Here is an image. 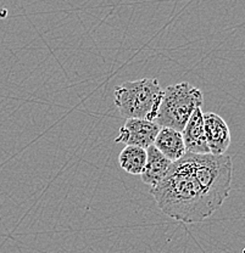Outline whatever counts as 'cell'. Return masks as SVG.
Masks as SVG:
<instances>
[{"label": "cell", "mask_w": 245, "mask_h": 253, "mask_svg": "<svg viewBox=\"0 0 245 253\" xmlns=\"http://www.w3.org/2000/svg\"><path fill=\"white\" fill-rule=\"evenodd\" d=\"M232 178L233 162L229 155L187 152L172 162L165 178L151 188V195L167 217L186 224L200 223L227 200Z\"/></svg>", "instance_id": "cell-1"}, {"label": "cell", "mask_w": 245, "mask_h": 253, "mask_svg": "<svg viewBox=\"0 0 245 253\" xmlns=\"http://www.w3.org/2000/svg\"><path fill=\"white\" fill-rule=\"evenodd\" d=\"M114 95L115 105L121 116L127 120L155 121L163 89L156 78H142L117 85Z\"/></svg>", "instance_id": "cell-2"}, {"label": "cell", "mask_w": 245, "mask_h": 253, "mask_svg": "<svg viewBox=\"0 0 245 253\" xmlns=\"http://www.w3.org/2000/svg\"><path fill=\"white\" fill-rule=\"evenodd\" d=\"M204 105V94L188 82L172 84L163 89L161 104L154 122L160 126L181 131L197 107Z\"/></svg>", "instance_id": "cell-3"}, {"label": "cell", "mask_w": 245, "mask_h": 253, "mask_svg": "<svg viewBox=\"0 0 245 253\" xmlns=\"http://www.w3.org/2000/svg\"><path fill=\"white\" fill-rule=\"evenodd\" d=\"M160 126L154 121L130 118L120 128L115 142H122L127 146H139L143 149L152 146L160 131Z\"/></svg>", "instance_id": "cell-4"}, {"label": "cell", "mask_w": 245, "mask_h": 253, "mask_svg": "<svg viewBox=\"0 0 245 253\" xmlns=\"http://www.w3.org/2000/svg\"><path fill=\"white\" fill-rule=\"evenodd\" d=\"M204 129L210 154L225 155L231 145V130L225 120L217 113H204Z\"/></svg>", "instance_id": "cell-5"}, {"label": "cell", "mask_w": 245, "mask_h": 253, "mask_svg": "<svg viewBox=\"0 0 245 253\" xmlns=\"http://www.w3.org/2000/svg\"><path fill=\"white\" fill-rule=\"evenodd\" d=\"M187 152L196 155L210 154L204 129V112L197 107L182 130Z\"/></svg>", "instance_id": "cell-6"}, {"label": "cell", "mask_w": 245, "mask_h": 253, "mask_svg": "<svg viewBox=\"0 0 245 253\" xmlns=\"http://www.w3.org/2000/svg\"><path fill=\"white\" fill-rule=\"evenodd\" d=\"M172 162L166 158L156 147L152 146L147 149V165L144 167L143 173L141 174V179L144 184L155 188L160 181L166 176L170 170Z\"/></svg>", "instance_id": "cell-7"}, {"label": "cell", "mask_w": 245, "mask_h": 253, "mask_svg": "<svg viewBox=\"0 0 245 253\" xmlns=\"http://www.w3.org/2000/svg\"><path fill=\"white\" fill-rule=\"evenodd\" d=\"M154 146L171 162L181 160L187 154L186 145H184L183 136L178 130L172 128L161 126L156 139H155Z\"/></svg>", "instance_id": "cell-8"}, {"label": "cell", "mask_w": 245, "mask_h": 253, "mask_svg": "<svg viewBox=\"0 0 245 253\" xmlns=\"http://www.w3.org/2000/svg\"><path fill=\"white\" fill-rule=\"evenodd\" d=\"M121 168L131 175H141L147 165V150L139 146H126L118 156Z\"/></svg>", "instance_id": "cell-9"}]
</instances>
